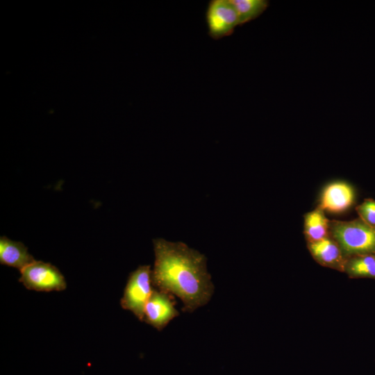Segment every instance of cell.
<instances>
[{
	"label": "cell",
	"mask_w": 375,
	"mask_h": 375,
	"mask_svg": "<svg viewBox=\"0 0 375 375\" xmlns=\"http://www.w3.org/2000/svg\"><path fill=\"white\" fill-rule=\"evenodd\" d=\"M353 198V190L349 185L335 182L324 190L319 208L331 212H340L352 204Z\"/></svg>",
	"instance_id": "cell-7"
},
{
	"label": "cell",
	"mask_w": 375,
	"mask_h": 375,
	"mask_svg": "<svg viewBox=\"0 0 375 375\" xmlns=\"http://www.w3.org/2000/svg\"><path fill=\"white\" fill-rule=\"evenodd\" d=\"M153 244L152 285L178 297L183 303V312H192L206 305L215 289L207 271L206 256L181 242L157 238Z\"/></svg>",
	"instance_id": "cell-1"
},
{
	"label": "cell",
	"mask_w": 375,
	"mask_h": 375,
	"mask_svg": "<svg viewBox=\"0 0 375 375\" xmlns=\"http://www.w3.org/2000/svg\"><path fill=\"white\" fill-rule=\"evenodd\" d=\"M208 35L219 40L232 35L239 19L231 0H210L206 11Z\"/></svg>",
	"instance_id": "cell-5"
},
{
	"label": "cell",
	"mask_w": 375,
	"mask_h": 375,
	"mask_svg": "<svg viewBox=\"0 0 375 375\" xmlns=\"http://www.w3.org/2000/svg\"><path fill=\"white\" fill-rule=\"evenodd\" d=\"M150 265L139 266L128 276L120 305L141 322H144V308L153 292Z\"/></svg>",
	"instance_id": "cell-3"
},
{
	"label": "cell",
	"mask_w": 375,
	"mask_h": 375,
	"mask_svg": "<svg viewBox=\"0 0 375 375\" xmlns=\"http://www.w3.org/2000/svg\"><path fill=\"white\" fill-rule=\"evenodd\" d=\"M238 15L239 26L248 23L262 14L268 8L267 0H231Z\"/></svg>",
	"instance_id": "cell-11"
},
{
	"label": "cell",
	"mask_w": 375,
	"mask_h": 375,
	"mask_svg": "<svg viewBox=\"0 0 375 375\" xmlns=\"http://www.w3.org/2000/svg\"><path fill=\"white\" fill-rule=\"evenodd\" d=\"M329 231L346 254H366L375 251V228L360 219L331 222Z\"/></svg>",
	"instance_id": "cell-2"
},
{
	"label": "cell",
	"mask_w": 375,
	"mask_h": 375,
	"mask_svg": "<svg viewBox=\"0 0 375 375\" xmlns=\"http://www.w3.org/2000/svg\"><path fill=\"white\" fill-rule=\"evenodd\" d=\"M35 260L20 242L13 241L6 236L0 238V263L21 271Z\"/></svg>",
	"instance_id": "cell-8"
},
{
	"label": "cell",
	"mask_w": 375,
	"mask_h": 375,
	"mask_svg": "<svg viewBox=\"0 0 375 375\" xmlns=\"http://www.w3.org/2000/svg\"><path fill=\"white\" fill-rule=\"evenodd\" d=\"M329 222L324 210L318 208L304 216V233L309 242H315L327 238Z\"/></svg>",
	"instance_id": "cell-10"
},
{
	"label": "cell",
	"mask_w": 375,
	"mask_h": 375,
	"mask_svg": "<svg viewBox=\"0 0 375 375\" xmlns=\"http://www.w3.org/2000/svg\"><path fill=\"white\" fill-rule=\"evenodd\" d=\"M347 270L353 276L375 277V256L363 255L354 258L348 263Z\"/></svg>",
	"instance_id": "cell-12"
},
{
	"label": "cell",
	"mask_w": 375,
	"mask_h": 375,
	"mask_svg": "<svg viewBox=\"0 0 375 375\" xmlns=\"http://www.w3.org/2000/svg\"><path fill=\"white\" fill-rule=\"evenodd\" d=\"M356 210L361 220L375 228V200L365 199L356 208Z\"/></svg>",
	"instance_id": "cell-13"
},
{
	"label": "cell",
	"mask_w": 375,
	"mask_h": 375,
	"mask_svg": "<svg viewBox=\"0 0 375 375\" xmlns=\"http://www.w3.org/2000/svg\"><path fill=\"white\" fill-rule=\"evenodd\" d=\"M19 272V281L28 290L52 292L62 291L67 288L64 276L49 262L35 260Z\"/></svg>",
	"instance_id": "cell-4"
},
{
	"label": "cell",
	"mask_w": 375,
	"mask_h": 375,
	"mask_svg": "<svg viewBox=\"0 0 375 375\" xmlns=\"http://www.w3.org/2000/svg\"><path fill=\"white\" fill-rule=\"evenodd\" d=\"M178 315L172 294L153 289L144 308V322L160 331Z\"/></svg>",
	"instance_id": "cell-6"
},
{
	"label": "cell",
	"mask_w": 375,
	"mask_h": 375,
	"mask_svg": "<svg viewBox=\"0 0 375 375\" xmlns=\"http://www.w3.org/2000/svg\"><path fill=\"white\" fill-rule=\"evenodd\" d=\"M308 248L314 258L323 265L340 267L342 262L341 250L335 241L328 237L315 242H308Z\"/></svg>",
	"instance_id": "cell-9"
}]
</instances>
